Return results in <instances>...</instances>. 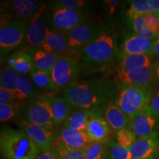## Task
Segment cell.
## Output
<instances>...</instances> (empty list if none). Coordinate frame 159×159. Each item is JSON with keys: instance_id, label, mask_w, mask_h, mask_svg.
I'll return each mask as SVG.
<instances>
[{"instance_id": "25", "label": "cell", "mask_w": 159, "mask_h": 159, "mask_svg": "<svg viewBox=\"0 0 159 159\" xmlns=\"http://www.w3.org/2000/svg\"><path fill=\"white\" fill-rule=\"evenodd\" d=\"M130 7L127 16L131 21L136 18L149 13L159 12V0H133L129 1Z\"/></svg>"}, {"instance_id": "32", "label": "cell", "mask_w": 159, "mask_h": 159, "mask_svg": "<svg viewBox=\"0 0 159 159\" xmlns=\"http://www.w3.org/2000/svg\"><path fill=\"white\" fill-rule=\"evenodd\" d=\"M55 147L58 153L59 159H85V150L69 148L57 141H55Z\"/></svg>"}, {"instance_id": "33", "label": "cell", "mask_w": 159, "mask_h": 159, "mask_svg": "<svg viewBox=\"0 0 159 159\" xmlns=\"http://www.w3.org/2000/svg\"><path fill=\"white\" fill-rule=\"evenodd\" d=\"M116 142L119 145L126 148H130V146L138 139L136 134L130 128H125L116 133Z\"/></svg>"}, {"instance_id": "24", "label": "cell", "mask_w": 159, "mask_h": 159, "mask_svg": "<svg viewBox=\"0 0 159 159\" xmlns=\"http://www.w3.org/2000/svg\"><path fill=\"white\" fill-rule=\"evenodd\" d=\"M152 57L149 55H122L117 70L130 71L143 68L152 67Z\"/></svg>"}, {"instance_id": "13", "label": "cell", "mask_w": 159, "mask_h": 159, "mask_svg": "<svg viewBox=\"0 0 159 159\" xmlns=\"http://www.w3.org/2000/svg\"><path fill=\"white\" fill-rule=\"evenodd\" d=\"M134 159H155L159 156V132L138 138L129 148Z\"/></svg>"}, {"instance_id": "28", "label": "cell", "mask_w": 159, "mask_h": 159, "mask_svg": "<svg viewBox=\"0 0 159 159\" xmlns=\"http://www.w3.org/2000/svg\"><path fill=\"white\" fill-rule=\"evenodd\" d=\"M33 84L43 90H57L52 79V71L35 70L30 75Z\"/></svg>"}, {"instance_id": "22", "label": "cell", "mask_w": 159, "mask_h": 159, "mask_svg": "<svg viewBox=\"0 0 159 159\" xmlns=\"http://www.w3.org/2000/svg\"><path fill=\"white\" fill-rule=\"evenodd\" d=\"M103 115L113 131L122 130L130 126V117L119 108L116 101L108 103L103 108Z\"/></svg>"}, {"instance_id": "1", "label": "cell", "mask_w": 159, "mask_h": 159, "mask_svg": "<svg viewBox=\"0 0 159 159\" xmlns=\"http://www.w3.org/2000/svg\"><path fill=\"white\" fill-rule=\"evenodd\" d=\"M119 92L111 81L77 80L63 89V97L76 108H100L116 101Z\"/></svg>"}, {"instance_id": "6", "label": "cell", "mask_w": 159, "mask_h": 159, "mask_svg": "<svg viewBox=\"0 0 159 159\" xmlns=\"http://www.w3.org/2000/svg\"><path fill=\"white\" fill-rule=\"evenodd\" d=\"M104 32L105 31L102 26L84 22L64 33L68 39L70 47L80 56L81 51L85 46L102 35Z\"/></svg>"}, {"instance_id": "37", "label": "cell", "mask_w": 159, "mask_h": 159, "mask_svg": "<svg viewBox=\"0 0 159 159\" xmlns=\"http://www.w3.org/2000/svg\"><path fill=\"white\" fill-rule=\"evenodd\" d=\"M146 23L149 29L155 35L159 36V15L158 13H149L145 15Z\"/></svg>"}, {"instance_id": "27", "label": "cell", "mask_w": 159, "mask_h": 159, "mask_svg": "<svg viewBox=\"0 0 159 159\" xmlns=\"http://www.w3.org/2000/svg\"><path fill=\"white\" fill-rule=\"evenodd\" d=\"M34 84L30 75H19L16 83L15 97L19 102L25 101L34 96Z\"/></svg>"}, {"instance_id": "3", "label": "cell", "mask_w": 159, "mask_h": 159, "mask_svg": "<svg viewBox=\"0 0 159 159\" xmlns=\"http://www.w3.org/2000/svg\"><path fill=\"white\" fill-rule=\"evenodd\" d=\"M116 42L109 32L102 35L86 45L80 55V61L88 66H100L110 63L115 56Z\"/></svg>"}, {"instance_id": "19", "label": "cell", "mask_w": 159, "mask_h": 159, "mask_svg": "<svg viewBox=\"0 0 159 159\" xmlns=\"http://www.w3.org/2000/svg\"><path fill=\"white\" fill-rule=\"evenodd\" d=\"M56 141L71 149L85 150L91 142L84 131L63 128L60 131Z\"/></svg>"}, {"instance_id": "42", "label": "cell", "mask_w": 159, "mask_h": 159, "mask_svg": "<svg viewBox=\"0 0 159 159\" xmlns=\"http://www.w3.org/2000/svg\"><path fill=\"white\" fill-rule=\"evenodd\" d=\"M150 57L156 56L157 57H159V36L156 39L154 40L153 46H152V50L150 54Z\"/></svg>"}, {"instance_id": "18", "label": "cell", "mask_w": 159, "mask_h": 159, "mask_svg": "<svg viewBox=\"0 0 159 159\" xmlns=\"http://www.w3.org/2000/svg\"><path fill=\"white\" fill-rule=\"evenodd\" d=\"M33 49H22L7 56V66L13 69L19 75H30L35 70Z\"/></svg>"}, {"instance_id": "16", "label": "cell", "mask_w": 159, "mask_h": 159, "mask_svg": "<svg viewBox=\"0 0 159 159\" xmlns=\"http://www.w3.org/2000/svg\"><path fill=\"white\" fill-rule=\"evenodd\" d=\"M117 78L122 85L132 87H152L154 83L152 67L130 71L117 70Z\"/></svg>"}, {"instance_id": "34", "label": "cell", "mask_w": 159, "mask_h": 159, "mask_svg": "<svg viewBox=\"0 0 159 159\" xmlns=\"http://www.w3.org/2000/svg\"><path fill=\"white\" fill-rule=\"evenodd\" d=\"M108 159H134L129 148L119 145L116 140L109 142Z\"/></svg>"}, {"instance_id": "5", "label": "cell", "mask_w": 159, "mask_h": 159, "mask_svg": "<svg viewBox=\"0 0 159 159\" xmlns=\"http://www.w3.org/2000/svg\"><path fill=\"white\" fill-rule=\"evenodd\" d=\"M26 44H27L26 23L14 20L0 27L1 59L22 50Z\"/></svg>"}, {"instance_id": "26", "label": "cell", "mask_w": 159, "mask_h": 159, "mask_svg": "<svg viewBox=\"0 0 159 159\" xmlns=\"http://www.w3.org/2000/svg\"><path fill=\"white\" fill-rule=\"evenodd\" d=\"M58 58V55L42 49L33 51V61L35 70L52 71Z\"/></svg>"}, {"instance_id": "11", "label": "cell", "mask_w": 159, "mask_h": 159, "mask_svg": "<svg viewBox=\"0 0 159 159\" xmlns=\"http://www.w3.org/2000/svg\"><path fill=\"white\" fill-rule=\"evenodd\" d=\"M18 126L37 144L41 152L50 150L55 146L56 137L52 130L27 122L25 119L19 121Z\"/></svg>"}, {"instance_id": "45", "label": "cell", "mask_w": 159, "mask_h": 159, "mask_svg": "<svg viewBox=\"0 0 159 159\" xmlns=\"http://www.w3.org/2000/svg\"><path fill=\"white\" fill-rule=\"evenodd\" d=\"M158 15H159V12H158Z\"/></svg>"}, {"instance_id": "20", "label": "cell", "mask_w": 159, "mask_h": 159, "mask_svg": "<svg viewBox=\"0 0 159 159\" xmlns=\"http://www.w3.org/2000/svg\"><path fill=\"white\" fill-rule=\"evenodd\" d=\"M154 40H149L134 33L125 36L122 44V55H150Z\"/></svg>"}, {"instance_id": "38", "label": "cell", "mask_w": 159, "mask_h": 159, "mask_svg": "<svg viewBox=\"0 0 159 159\" xmlns=\"http://www.w3.org/2000/svg\"><path fill=\"white\" fill-rule=\"evenodd\" d=\"M19 101L16 99L14 95L8 91L0 87V103L4 104H17Z\"/></svg>"}, {"instance_id": "41", "label": "cell", "mask_w": 159, "mask_h": 159, "mask_svg": "<svg viewBox=\"0 0 159 159\" xmlns=\"http://www.w3.org/2000/svg\"><path fill=\"white\" fill-rule=\"evenodd\" d=\"M152 72H153L154 83H159V57L152 64Z\"/></svg>"}, {"instance_id": "30", "label": "cell", "mask_w": 159, "mask_h": 159, "mask_svg": "<svg viewBox=\"0 0 159 159\" xmlns=\"http://www.w3.org/2000/svg\"><path fill=\"white\" fill-rule=\"evenodd\" d=\"M18 76H19V74L16 71L6 66L5 67L1 69L0 87H2L3 89L8 91L15 96Z\"/></svg>"}, {"instance_id": "29", "label": "cell", "mask_w": 159, "mask_h": 159, "mask_svg": "<svg viewBox=\"0 0 159 159\" xmlns=\"http://www.w3.org/2000/svg\"><path fill=\"white\" fill-rule=\"evenodd\" d=\"M109 142H91L85 149V159H108Z\"/></svg>"}, {"instance_id": "40", "label": "cell", "mask_w": 159, "mask_h": 159, "mask_svg": "<svg viewBox=\"0 0 159 159\" xmlns=\"http://www.w3.org/2000/svg\"><path fill=\"white\" fill-rule=\"evenodd\" d=\"M35 159H59L58 153L54 146L50 150L41 152Z\"/></svg>"}, {"instance_id": "21", "label": "cell", "mask_w": 159, "mask_h": 159, "mask_svg": "<svg viewBox=\"0 0 159 159\" xmlns=\"http://www.w3.org/2000/svg\"><path fill=\"white\" fill-rule=\"evenodd\" d=\"M85 132L91 142H109L113 130L104 116H101L90 120Z\"/></svg>"}, {"instance_id": "23", "label": "cell", "mask_w": 159, "mask_h": 159, "mask_svg": "<svg viewBox=\"0 0 159 159\" xmlns=\"http://www.w3.org/2000/svg\"><path fill=\"white\" fill-rule=\"evenodd\" d=\"M52 110L55 126L64 123L75 107L64 97L55 96H46Z\"/></svg>"}, {"instance_id": "10", "label": "cell", "mask_w": 159, "mask_h": 159, "mask_svg": "<svg viewBox=\"0 0 159 159\" xmlns=\"http://www.w3.org/2000/svg\"><path fill=\"white\" fill-rule=\"evenodd\" d=\"M42 49L54 53L59 57H71L75 60L76 55H78L69 46L68 39L64 32L55 29L54 27L50 28L49 27L47 30V37Z\"/></svg>"}, {"instance_id": "7", "label": "cell", "mask_w": 159, "mask_h": 159, "mask_svg": "<svg viewBox=\"0 0 159 159\" xmlns=\"http://www.w3.org/2000/svg\"><path fill=\"white\" fill-rule=\"evenodd\" d=\"M25 119L27 122L52 131L55 127L50 105L46 96L31 99L25 110Z\"/></svg>"}, {"instance_id": "9", "label": "cell", "mask_w": 159, "mask_h": 159, "mask_svg": "<svg viewBox=\"0 0 159 159\" xmlns=\"http://www.w3.org/2000/svg\"><path fill=\"white\" fill-rule=\"evenodd\" d=\"M5 9L11 12L19 21L29 23L36 19L44 11L45 3L38 0H13L4 4Z\"/></svg>"}, {"instance_id": "43", "label": "cell", "mask_w": 159, "mask_h": 159, "mask_svg": "<svg viewBox=\"0 0 159 159\" xmlns=\"http://www.w3.org/2000/svg\"><path fill=\"white\" fill-rule=\"evenodd\" d=\"M105 2L108 3L111 6V8L114 10L116 5L121 3V1H119V0H110V1H105Z\"/></svg>"}, {"instance_id": "17", "label": "cell", "mask_w": 159, "mask_h": 159, "mask_svg": "<svg viewBox=\"0 0 159 159\" xmlns=\"http://www.w3.org/2000/svg\"><path fill=\"white\" fill-rule=\"evenodd\" d=\"M101 116H104V115H103V110L100 108H75L66 120L65 121V122L63 123V127L85 132L90 120L95 117Z\"/></svg>"}, {"instance_id": "15", "label": "cell", "mask_w": 159, "mask_h": 159, "mask_svg": "<svg viewBox=\"0 0 159 159\" xmlns=\"http://www.w3.org/2000/svg\"><path fill=\"white\" fill-rule=\"evenodd\" d=\"M49 22H50V19L48 16L43 13L33 21L26 23L27 45L29 47L39 49L43 48L47 37V30L49 27Z\"/></svg>"}, {"instance_id": "14", "label": "cell", "mask_w": 159, "mask_h": 159, "mask_svg": "<svg viewBox=\"0 0 159 159\" xmlns=\"http://www.w3.org/2000/svg\"><path fill=\"white\" fill-rule=\"evenodd\" d=\"M49 19L55 29L66 32L84 23V14L82 11L54 8Z\"/></svg>"}, {"instance_id": "44", "label": "cell", "mask_w": 159, "mask_h": 159, "mask_svg": "<svg viewBox=\"0 0 159 159\" xmlns=\"http://www.w3.org/2000/svg\"><path fill=\"white\" fill-rule=\"evenodd\" d=\"M155 159H159V156H158V157H157V158H156Z\"/></svg>"}, {"instance_id": "2", "label": "cell", "mask_w": 159, "mask_h": 159, "mask_svg": "<svg viewBox=\"0 0 159 159\" xmlns=\"http://www.w3.org/2000/svg\"><path fill=\"white\" fill-rule=\"evenodd\" d=\"M0 152L4 159H35L41 151L24 130L4 127L0 131Z\"/></svg>"}, {"instance_id": "39", "label": "cell", "mask_w": 159, "mask_h": 159, "mask_svg": "<svg viewBox=\"0 0 159 159\" xmlns=\"http://www.w3.org/2000/svg\"><path fill=\"white\" fill-rule=\"evenodd\" d=\"M148 108L152 114L159 117V91L156 94H153Z\"/></svg>"}, {"instance_id": "31", "label": "cell", "mask_w": 159, "mask_h": 159, "mask_svg": "<svg viewBox=\"0 0 159 159\" xmlns=\"http://www.w3.org/2000/svg\"><path fill=\"white\" fill-rule=\"evenodd\" d=\"M132 27L134 33L139 36L149 40H155L158 36L154 34L152 31L149 29L146 23L145 16H141L131 21Z\"/></svg>"}, {"instance_id": "36", "label": "cell", "mask_w": 159, "mask_h": 159, "mask_svg": "<svg viewBox=\"0 0 159 159\" xmlns=\"http://www.w3.org/2000/svg\"><path fill=\"white\" fill-rule=\"evenodd\" d=\"M19 104H4L0 103V121L6 122L16 116Z\"/></svg>"}, {"instance_id": "4", "label": "cell", "mask_w": 159, "mask_h": 159, "mask_svg": "<svg viewBox=\"0 0 159 159\" xmlns=\"http://www.w3.org/2000/svg\"><path fill=\"white\" fill-rule=\"evenodd\" d=\"M153 96L152 87H132L122 85L116 104L127 116L133 117L150 105Z\"/></svg>"}, {"instance_id": "8", "label": "cell", "mask_w": 159, "mask_h": 159, "mask_svg": "<svg viewBox=\"0 0 159 159\" xmlns=\"http://www.w3.org/2000/svg\"><path fill=\"white\" fill-rule=\"evenodd\" d=\"M52 75L57 90L64 89L77 80L80 75V64L77 60L59 57L52 70Z\"/></svg>"}, {"instance_id": "12", "label": "cell", "mask_w": 159, "mask_h": 159, "mask_svg": "<svg viewBox=\"0 0 159 159\" xmlns=\"http://www.w3.org/2000/svg\"><path fill=\"white\" fill-rule=\"evenodd\" d=\"M130 126L138 138L159 132V117L147 108L130 119Z\"/></svg>"}, {"instance_id": "35", "label": "cell", "mask_w": 159, "mask_h": 159, "mask_svg": "<svg viewBox=\"0 0 159 159\" xmlns=\"http://www.w3.org/2000/svg\"><path fill=\"white\" fill-rule=\"evenodd\" d=\"M88 5V2L85 0H59L53 3L54 8H64L68 10L81 11V8Z\"/></svg>"}]
</instances>
